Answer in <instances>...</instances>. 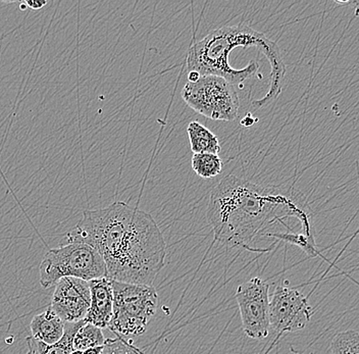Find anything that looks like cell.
I'll list each match as a JSON object with an SVG mask.
<instances>
[{
	"mask_svg": "<svg viewBox=\"0 0 359 354\" xmlns=\"http://www.w3.org/2000/svg\"><path fill=\"white\" fill-rule=\"evenodd\" d=\"M66 239L97 250L111 281L152 286L165 266L167 246L156 219L122 201L85 210Z\"/></svg>",
	"mask_w": 359,
	"mask_h": 354,
	"instance_id": "1",
	"label": "cell"
},
{
	"mask_svg": "<svg viewBox=\"0 0 359 354\" xmlns=\"http://www.w3.org/2000/svg\"><path fill=\"white\" fill-rule=\"evenodd\" d=\"M289 217L300 222L303 234L314 237L311 210L298 190L264 187L228 175L210 192L208 219L215 240L228 247L252 252L262 231Z\"/></svg>",
	"mask_w": 359,
	"mask_h": 354,
	"instance_id": "2",
	"label": "cell"
},
{
	"mask_svg": "<svg viewBox=\"0 0 359 354\" xmlns=\"http://www.w3.org/2000/svg\"><path fill=\"white\" fill-rule=\"evenodd\" d=\"M237 47H252L264 53L271 64V80L268 93L255 100L257 109L266 107L275 100L282 92L286 76V64L283 60L279 46L247 25L224 26L213 30L201 41L190 46L187 55V69L196 72L201 76H217L231 84L243 87V83L257 74L258 62L251 60L245 68L236 69L229 62L231 53Z\"/></svg>",
	"mask_w": 359,
	"mask_h": 354,
	"instance_id": "3",
	"label": "cell"
},
{
	"mask_svg": "<svg viewBox=\"0 0 359 354\" xmlns=\"http://www.w3.org/2000/svg\"><path fill=\"white\" fill-rule=\"evenodd\" d=\"M39 275L41 286L48 289L62 278H78L89 282L107 277V268L102 257L92 246L82 242H69L45 254Z\"/></svg>",
	"mask_w": 359,
	"mask_h": 354,
	"instance_id": "4",
	"label": "cell"
},
{
	"mask_svg": "<svg viewBox=\"0 0 359 354\" xmlns=\"http://www.w3.org/2000/svg\"><path fill=\"white\" fill-rule=\"evenodd\" d=\"M111 285L114 306L107 328L116 335H142L158 306L156 288L116 281H111Z\"/></svg>",
	"mask_w": 359,
	"mask_h": 354,
	"instance_id": "5",
	"label": "cell"
},
{
	"mask_svg": "<svg viewBox=\"0 0 359 354\" xmlns=\"http://www.w3.org/2000/svg\"><path fill=\"white\" fill-rule=\"evenodd\" d=\"M182 98L190 109L210 120L233 122L239 114L234 85L217 76H201L196 82L186 83Z\"/></svg>",
	"mask_w": 359,
	"mask_h": 354,
	"instance_id": "6",
	"label": "cell"
},
{
	"mask_svg": "<svg viewBox=\"0 0 359 354\" xmlns=\"http://www.w3.org/2000/svg\"><path fill=\"white\" fill-rule=\"evenodd\" d=\"M236 299L247 337L266 339L271 330L269 284L259 277L252 278L238 286Z\"/></svg>",
	"mask_w": 359,
	"mask_h": 354,
	"instance_id": "7",
	"label": "cell"
},
{
	"mask_svg": "<svg viewBox=\"0 0 359 354\" xmlns=\"http://www.w3.org/2000/svg\"><path fill=\"white\" fill-rule=\"evenodd\" d=\"M287 284L276 286L269 297V326L279 334L303 330L313 315L307 297Z\"/></svg>",
	"mask_w": 359,
	"mask_h": 354,
	"instance_id": "8",
	"label": "cell"
},
{
	"mask_svg": "<svg viewBox=\"0 0 359 354\" xmlns=\"http://www.w3.org/2000/svg\"><path fill=\"white\" fill-rule=\"evenodd\" d=\"M89 283L78 278H62L55 284L50 308L65 322L84 320L90 308Z\"/></svg>",
	"mask_w": 359,
	"mask_h": 354,
	"instance_id": "9",
	"label": "cell"
},
{
	"mask_svg": "<svg viewBox=\"0 0 359 354\" xmlns=\"http://www.w3.org/2000/svg\"><path fill=\"white\" fill-rule=\"evenodd\" d=\"M90 288V308L84 322L100 329L109 327L112 317L114 292L111 280L107 277L98 278L88 282Z\"/></svg>",
	"mask_w": 359,
	"mask_h": 354,
	"instance_id": "10",
	"label": "cell"
},
{
	"mask_svg": "<svg viewBox=\"0 0 359 354\" xmlns=\"http://www.w3.org/2000/svg\"><path fill=\"white\" fill-rule=\"evenodd\" d=\"M31 337L45 344H55L65 333V322L50 306L43 313L35 315L30 324Z\"/></svg>",
	"mask_w": 359,
	"mask_h": 354,
	"instance_id": "11",
	"label": "cell"
},
{
	"mask_svg": "<svg viewBox=\"0 0 359 354\" xmlns=\"http://www.w3.org/2000/svg\"><path fill=\"white\" fill-rule=\"evenodd\" d=\"M85 324L84 320L78 322H65V333L62 339L55 344H45L29 336L26 338L28 354H69L73 349L74 337L79 329Z\"/></svg>",
	"mask_w": 359,
	"mask_h": 354,
	"instance_id": "12",
	"label": "cell"
},
{
	"mask_svg": "<svg viewBox=\"0 0 359 354\" xmlns=\"http://www.w3.org/2000/svg\"><path fill=\"white\" fill-rule=\"evenodd\" d=\"M187 134L193 154H210L219 156L221 152L219 138L198 121H193L188 125Z\"/></svg>",
	"mask_w": 359,
	"mask_h": 354,
	"instance_id": "13",
	"label": "cell"
},
{
	"mask_svg": "<svg viewBox=\"0 0 359 354\" xmlns=\"http://www.w3.org/2000/svg\"><path fill=\"white\" fill-rule=\"evenodd\" d=\"M193 171L203 179H212L223 171L224 161L217 154H195L191 161Z\"/></svg>",
	"mask_w": 359,
	"mask_h": 354,
	"instance_id": "14",
	"label": "cell"
},
{
	"mask_svg": "<svg viewBox=\"0 0 359 354\" xmlns=\"http://www.w3.org/2000/svg\"><path fill=\"white\" fill-rule=\"evenodd\" d=\"M105 341L107 339L103 335L102 329L85 322L74 337L73 349L74 350H86L94 347L103 346Z\"/></svg>",
	"mask_w": 359,
	"mask_h": 354,
	"instance_id": "15",
	"label": "cell"
},
{
	"mask_svg": "<svg viewBox=\"0 0 359 354\" xmlns=\"http://www.w3.org/2000/svg\"><path fill=\"white\" fill-rule=\"evenodd\" d=\"M332 354H359V334L355 330L337 333L331 344Z\"/></svg>",
	"mask_w": 359,
	"mask_h": 354,
	"instance_id": "16",
	"label": "cell"
},
{
	"mask_svg": "<svg viewBox=\"0 0 359 354\" xmlns=\"http://www.w3.org/2000/svg\"><path fill=\"white\" fill-rule=\"evenodd\" d=\"M264 236L275 237L279 240L294 244L302 248L303 252L307 253L309 257H316L318 254L314 237L307 236L302 232L273 233V234H264Z\"/></svg>",
	"mask_w": 359,
	"mask_h": 354,
	"instance_id": "17",
	"label": "cell"
},
{
	"mask_svg": "<svg viewBox=\"0 0 359 354\" xmlns=\"http://www.w3.org/2000/svg\"><path fill=\"white\" fill-rule=\"evenodd\" d=\"M101 354H141L131 344L123 341L122 338L107 339Z\"/></svg>",
	"mask_w": 359,
	"mask_h": 354,
	"instance_id": "18",
	"label": "cell"
},
{
	"mask_svg": "<svg viewBox=\"0 0 359 354\" xmlns=\"http://www.w3.org/2000/svg\"><path fill=\"white\" fill-rule=\"evenodd\" d=\"M26 4L27 8L33 11H39L43 8V6H46L47 1H40V0H29V1H25Z\"/></svg>",
	"mask_w": 359,
	"mask_h": 354,
	"instance_id": "19",
	"label": "cell"
},
{
	"mask_svg": "<svg viewBox=\"0 0 359 354\" xmlns=\"http://www.w3.org/2000/svg\"><path fill=\"white\" fill-rule=\"evenodd\" d=\"M103 346L94 347V348L86 349L83 350L82 354H101L102 353Z\"/></svg>",
	"mask_w": 359,
	"mask_h": 354,
	"instance_id": "20",
	"label": "cell"
},
{
	"mask_svg": "<svg viewBox=\"0 0 359 354\" xmlns=\"http://www.w3.org/2000/svg\"><path fill=\"white\" fill-rule=\"evenodd\" d=\"M201 78V75L196 72H189V75H188V82H196L197 80Z\"/></svg>",
	"mask_w": 359,
	"mask_h": 354,
	"instance_id": "21",
	"label": "cell"
},
{
	"mask_svg": "<svg viewBox=\"0 0 359 354\" xmlns=\"http://www.w3.org/2000/svg\"><path fill=\"white\" fill-rule=\"evenodd\" d=\"M69 354H82V351H81V350H73Z\"/></svg>",
	"mask_w": 359,
	"mask_h": 354,
	"instance_id": "22",
	"label": "cell"
}]
</instances>
